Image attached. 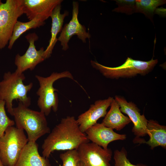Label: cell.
<instances>
[{
	"label": "cell",
	"instance_id": "obj_1",
	"mask_svg": "<svg viewBox=\"0 0 166 166\" xmlns=\"http://www.w3.org/2000/svg\"><path fill=\"white\" fill-rule=\"evenodd\" d=\"M89 142L75 117L68 116L61 119L44 140L42 156L49 158L54 151L77 150L81 144Z\"/></svg>",
	"mask_w": 166,
	"mask_h": 166
},
{
	"label": "cell",
	"instance_id": "obj_2",
	"mask_svg": "<svg viewBox=\"0 0 166 166\" xmlns=\"http://www.w3.org/2000/svg\"><path fill=\"white\" fill-rule=\"evenodd\" d=\"M25 78L23 73L8 72L4 73L0 81V100L5 101L7 112L12 116L14 100H18L27 107L31 104V98L27 94L32 88L33 83L24 85L23 81Z\"/></svg>",
	"mask_w": 166,
	"mask_h": 166
},
{
	"label": "cell",
	"instance_id": "obj_3",
	"mask_svg": "<svg viewBox=\"0 0 166 166\" xmlns=\"http://www.w3.org/2000/svg\"><path fill=\"white\" fill-rule=\"evenodd\" d=\"M13 116L16 127L26 132L28 142H36L50 132L45 114L29 108L21 102L13 108Z\"/></svg>",
	"mask_w": 166,
	"mask_h": 166
},
{
	"label": "cell",
	"instance_id": "obj_4",
	"mask_svg": "<svg viewBox=\"0 0 166 166\" xmlns=\"http://www.w3.org/2000/svg\"><path fill=\"white\" fill-rule=\"evenodd\" d=\"M158 62L152 57L148 61L134 60L128 57L122 65L116 67L103 65L96 61L91 60L93 68L98 70L104 76L110 79L130 78L138 75H145L151 71Z\"/></svg>",
	"mask_w": 166,
	"mask_h": 166
},
{
	"label": "cell",
	"instance_id": "obj_5",
	"mask_svg": "<svg viewBox=\"0 0 166 166\" xmlns=\"http://www.w3.org/2000/svg\"><path fill=\"white\" fill-rule=\"evenodd\" d=\"M35 78L39 82V87L36 93L38 96L37 105L40 111L45 116H48L52 110L56 112L58 109L59 100L57 89L53 87L54 83L62 78H67L73 80L72 74L68 71L61 72H53L49 76L45 77L36 75Z\"/></svg>",
	"mask_w": 166,
	"mask_h": 166
},
{
	"label": "cell",
	"instance_id": "obj_6",
	"mask_svg": "<svg viewBox=\"0 0 166 166\" xmlns=\"http://www.w3.org/2000/svg\"><path fill=\"white\" fill-rule=\"evenodd\" d=\"M28 142L24 130L9 127L0 139V157L4 166H14Z\"/></svg>",
	"mask_w": 166,
	"mask_h": 166
},
{
	"label": "cell",
	"instance_id": "obj_7",
	"mask_svg": "<svg viewBox=\"0 0 166 166\" xmlns=\"http://www.w3.org/2000/svg\"><path fill=\"white\" fill-rule=\"evenodd\" d=\"M22 0H0V49L8 44L14 26L19 17L23 14Z\"/></svg>",
	"mask_w": 166,
	"mask_h": 166
},
{
	"label": "cell",
	"instance_id": "obj_8",
	"mask_svg": "<svg viewBox=\"0 0 166 166\" xmlns=\"http://www.w3.org/2000/svg\"><path fill=\"white\" fill-rule=\"evenodd\" d=\"M81 166H110L111 150L105 149L92 142L81 144L77 149Z\"/></svg>",
	"mask_w": 166,
	"mask_h": 166
},
{
	"label": "cell",
	"instance_id": "obj_9",
	"mask_svg": "<svg viewBox=\"0 0 166 166\" xmlns=\"http://www.w3.org/2000/svg\"><path fill=\"white\" fill-rule=\"evenodd\" d=\"M26 38L29 44V47L25 53L22 55L17 54L15 57L14 63L17 66L15 71L22 73L29 69L33 70L37 65L45 59L43 54L44 49L43 47L37 50L34 42L38 39V36L34 33L28 34Z\"/></svg>",
	"mask_w": 166,
	"mask_h": 166
},
{
	"label": "cell",
	"instance_id": "obj_10",
	"mask_svg": "<svg viewBox=\"0 0 166 166\" xmlns=\"http://www.w3.org/2000/svg\"><path fill=\"white\" fill-rule=\"evenodd\" d=\"M78 12V3L73 1L72 19L69 23L65 25L57 38V41L60 42L62 49L64 51L69 49L68 42L73 36L77 35L84 43H86V39H89L91 37L90 34L86 31L85 26L82 25L79 21Z\"/></svg>",
	"mask_w": 166,
	"mask_h": 166
},
{
	"label": "cell",
	"instance_id": "obj_11",
	"mask_svg": "<svg viewBox=\"0 0 166 166\" xmlns=\"http://www.w3.org/2000/svg\"><path fill=\"white\" fill-rule=\"evenodd\" d=\"M115 99L120 106L121 112L127 115L132 122L133 126L132 131L136 137L146 136L148 121L144 115L141 114L136 105L132 102H128L124 97L120 96H115Z\"/></svg>",
	"mask_w": 166,
	"mask_h": 166
},
{
	"label": "cell",
	"instance_id": "obj_12",
	"mask_svg": "<svg viewBox=\"0 0 166 166\" xmlns=\"http://www.w3.org/2000/svg\"><path fill=\"white\" fill-rule=\"evenodd\" d=\"M113 99L111 97L104 100H99L90 105L89 109L79 115L76 120L81 130L83 133L97 123L100 118L104 117L107 110Z\"/></svg>",
	"mask_w": 166,
	"mask_h": 166
},
{
	"label": "cell",
	"instance_id": "obj_13",
	"mask_svg": "<svg viewBox=\"0 0 166 166\" xmlns=\"http://www.w3.org/2000/svg\"><path fill=\"white\" fill-rule=\"evenodd\" d=\"M85 133L89 141L105 149H108V145L110 142L124 140L126 138L125 134L117 133L101 123H97L88 129Z\"/></svg>",
	"mask_w": 166,
	"mask_h": 166
},
{
	"label": "cell",
	"instance_id": "obj_14",
	"mask_svg": "<svg viewBox=\"0 0 166 166\" xmlns=\"http://www.w3.org/2000/svg\"><path fill=\"white\" fill-rule=\"evenodd\" d=\"M62 0H22L23 14L30 20L38 16L46 19L50 17L55 8L61 4Z\"/></svg>",
	"mask_w": 166,
	"mask_h": 166
},
{
	"label": "cell",
	"instance_id": "obj_15",
	"mask_svg": "<svg viewBox=\"0 0 166 166\" xmlns=\"http://www.w3.org/2000/svg\"><path fill=\"white\" fill-rule=\"evenodd\" d=\"M14 166H51L48 158L41 156L36 142H28Z\"/></svg>",
	"mask_w": 166,
	"mask_h": 166
},
{
	"label": "cell",
	"instance_id": "obj_16",
	"mask_svg": "<svg viewBox=\"0 0 166 166\" xmlns=\"http://www.w3.org/2000/svg\"><path fill=\"white\" fill-rule=\"evenodd\" d=\"M61 4L57 5L53 10L50 16L52 22L51 36L49 45L44 51L43 56L45 59L50 57L54 47L57 41V34L61 32L65 18L69 14L67 11H65L64 13L61 14Z\"/></svg>",
	"mask_w": 166,
	"mask_h": 166
},
{
	"label": "cell",
	"instance_id": "obj_17",
	"mask_svg": "<svg viewBox=\"0 0 166 166\" xmlns=\"http://www.w3.org/2000/svg\"><path fill=\"white\" fill-rule=\"evenodd\" d=\"M110 108L101 123L113 129L120 131L131 122L130 118L124 115L120 110V106L115 99L111 104Z\"/></svg>",
	"mask_w": 166,
	"mask_h": 166
},
{
	"label": "cell",
	"instance_id": "obj_18",
	"mask_svg": "<svg viewBox=\"0 0 166 166\" xmlns=\"http://www.w3.org/2000/svg\"><path fill=\"white\" fill-rule=\"evenodd\" d=\"M146 132L149 139L144 143L148 144L151 149L157 146L166 148V127L160 124L157 121L153 120L148 121Z\"/></svg>",
	"mask_w": 166,
	"mask_h": 166
},
{
	"label": "cell",
	"instance_id": "obj_19",
	"mask_svg": "<svg viewBox=\"0 0 166 166\" xmlns=\"http://www.w3.org/2000/svg\"><path fill=\"white\" fill-rule=\"evenodd\" d=\"M46 20L44 17L38 16L28 22L18 21L14 26L12 36L9 42L8 49L12 48L15 42L23 33L30 29L44 25Z\"/></svg>",
	"mask_w": 166,
	"mask_h": 166
},
{
	"label": "cell",
	"instance_id": "obj_20",
	"mask_svg": "<svg viewBox=\"0 0 166 166\" xmlns=\"http://www.w3.org/2000/svg\"><path fill=\"white\" fill-rule=\"evenodd\" d=\"M166 3L165 0H136V13L144 14L153 23V15L156 9Z\"/></svg>",
	"mask_w": 166,
	"mask_h": 166
},
{
	"label": "cell",
	"instance_id": "obj_21",
	"mask_svg": "<svg viewBox=\"0 0 166 166\" xmlns=\"http://www.w3.org/2000/svg\"><path fill=\"white\" fill-rule=\"evenodd\" d=\"M5 101L0 100V139L9 127L14 126L15 123L7 116L5 109Z\"/></svg>",
	"mask_w": 166,
	"mask_h": 166
},
{
	"label": "cell",
	"instance_id": "obj_22",
	"mask_svg": "<svg viewBox=\"0 0 166 166\" xmlns=\"http://www.w3.org/2000/svg\"><path fill=\"white\" fill-rule=\"evenodd\" d=\"M62 166H81L80 159L77 150L67 151L60 155Z\"/></svg>",
	"mask_w": 166,
	"mask_h": 166
},
{
	"label": "cell",
	"instance_id": "obj_23",
	"mask_svg": "<svg viewBox=\"0 0 166 166\" xmlns=\"http://www.w3.org/2000/svg\"><path fill=\"white\" fill-rule=\"evenodd\" d=\"M117 7L114 8L113 11L128 15H131L136 13V0H116Z\"/></svg>",
	"mask_w": 166,
	"mask_h": 166
},
{
	"label": "cell",
	"instance_id": "obj_24",
	"mask_svg": "<svg viewBox=\"0 0 166 166\" xmlns=\"http://www.w3.org/2000/svg\"><path fill=\"white\" fill-rule=\"evenodd\" d=\"M127 151L124 147L120 151L115 150L114 154V166H148L142 164H132L127 158Z\"/></svg>",
	"mask_w": 166,
	"mask_h": 166
},
{
	"label": "cell",
	"instance_id": "obj_25",
	"mask_svg": "<svg viewBox=\"0 0 166 166\" xmlns=\"http://www.w3.org/2000/svg\"><path fill=\"white\" fill-rule=\"evenodd\" d=\"M0 166H4L1 160L0 157Z\"/></svg>",
	"mask_w": 166,
	"mask_h": 166
}]
</instances>
